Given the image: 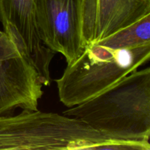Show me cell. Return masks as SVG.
<instances>
[{
    "label": "cell",
    "mask_w": 150,
    "mask_h": 150,
    "mask_svg": "<svg viewBox=\"0 0 150 150\" xmlns=\"http://www.w3.org/2000/svg\"><path fill=\"white\" fill-rule=\"evenodd\" d=\"M150 59V14L107 38L87 43L56 80L66 107L85 102L139 70Z\"/></svg>",
    "instance_id": "cell-1"
},
{
    "label": "cell",
    "mask_w": 150,
    "mask_h": 150,
    "mask_svg": "<svg viewBox=\"0 0 150 150\" xmlns=\"http://www.w3.org/2000/svg\"><path fill=\"white\" fill-rule=\"evenodd\" d=\"M112 142L150 146V68L137 70L62 113Z\"/></svg>",
    "instance_id": "cell-2"
},
{
    "label": "cell",
    "mask_w": 150,
    "mask_h": 150,
    "mask_svg": "<svg viewBox=\"0 0 150 150\" xmlns=\"http://www.w3.org/2000/svg\"><path fill=\"white\" fill-rule=\"evenodd\" d=\"M43 86L30 59L0 29V116L38 110Z\"/></svg>",
    "instance_id": "cell-4"
},
{
    "label": "cell",
    "mask_w": 150,
    "mask_h": 150,
    "mask_svg": "<svg viewBox=\"0 0 150 150\" xmlns=\"http://www.w3.org/2000/svg\"><path fill=\"white\" fill-rule=\"evenodd\" d=\"M0 21L4 32L31 59L42 79L51 83L50 65L55 53L47 48L38 33L36 0H0Z\"/></svg>",
    "instance_id": "cell-6"
},
{
    "label": "cell",
    "mask_w": 150,
    "mask_h": 150,
    "mask_svg": "<svg viewBox=\"0 0 150 150\" xmlns=\"http://www.w3.org/2000/svg\"><path fill=\"white\" fill-rule=\"evenodd\" d=\"M86 45L131 26L150 14V0H81Z\"/></svg>",
    "instance_id": "cell-7"
},
{
    "label": "cell",
    "mask_w": 150,
    "mask_h": 150,
    "mask_svg": "<svg viewBox=\"0 0 150 150\" xmlns=\"http://www.w3.org/2000/svg\"><path fill=\"white\" fill-rule=\"evenodd\" d=\"M38 33L42 43L65 58L67 65L84 48L81 0H36Z\"/></svg>",
    "instance_id": "cell-5"
},
{
    "label": "cell",
    "mask_w": 150,
    "mask_h": 150,
    "mask_svg": "<svg viewBox=\"0 0 150 150\" xmlns=\"http://www.w3.org/2000/svg\"><path fill=\"white\" fill-rule=\"evenodd\" d=\"M111 143L83 122L64 114L38 109L0 116V150H103Z\"/></svg>",
    "instance_id": "cell-3"
}]
</instances>
